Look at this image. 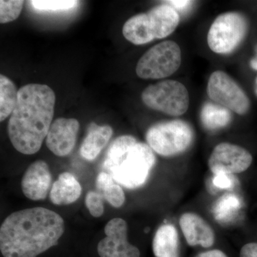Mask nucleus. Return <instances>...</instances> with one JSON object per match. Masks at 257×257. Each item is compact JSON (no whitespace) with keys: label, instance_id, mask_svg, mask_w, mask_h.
I'll use <instances>...</instances> for the list:
<instances>
[{"label":"nucleus","instance_id":"f257e3e1","mask_svg":"<svg viewBox=\"0 0 257 257\" xmlns=\"http://www.w3.org/2000/svg\"><path fill=\"white\" fill-rule=\"evenodd\" d=\"M65 230L64 219L55 211L34 207L15 211L0 228L3 257H37L56 246Z\"/></svg>","mask_w":257,"mask_h":257},{"label":"nucleus","instance_id":"f03ea898","mask_svg":"<svg viewBox=\"0 0 257 257\" xmlns=\"http://www.w3.org/2000/svg\"><path fill=\"white\" fill-rule=\"evenodd\" d=\"M55 102V92L46 84H28L19 89L8 124L10 141L19 152L40 151L52 124Z\"/></svg>","mask_w":257,"mask_h":257},{"label":"nucleus","instance_id":"7ed1b4c3","mask_svg":"<svg viewBox=\"0 0 257 257\" xmlns=\"http://www.w3.org/2000/svg\"><path fill=\"white\" fill-rule=\"evenodd\" d=\"M156 163V157L147 144L131 135L115 139L106 152L103 172L126 189L140 188L146 183Z\"/></svg>","mask_w":257,"mask_h":257},{"label":"nucleus","instance_id":"20e7f679","mask_svg":"<svg viewBox=\"0 0 257 257\" xmlns=\"http://www.w3.org/2000/svg\"><path fill=\"white\" fill-rule=\"evenodd\" d=\"M179 21L177 10L165 3L147 13L128 19L123 26L122 33L125 39L134 45H145L170 36L177 29Z\"/></svg>","mask_w":257,"mask_h":257},{"label":"nucleus","instance_id":"39448f33","mask_svg":"<svg viewBox=\"0 0 257 257\" xmlns=\"http://www.w3.org/2000/svg\"><path fill=\"white\" fill-rule=\"evenodd\" d=\"M145 138L154 152L161 156L173 157L183 153L191 146L194 131L187 121L169 120L152 125Z\"/></svg>","mask_w":257,"mask_h":257},{"label":"nucleus","instance_id":"423d86ee","mask_svg":"<svg viewBox=\"0 0 257 257\" xmlns=\"http://www.w3.org/2000/svg\"><path fill=\"white\" fill-rule=\"evenodd\" d=\"M142 100L150 108L172 116L184 114L189 109L188 90L182 83L167 79L144 89Z\"/></svg>","mask_w":257,"mask_h":257},{"label":"nucleus","instance_id":"0eeeda50","mask_svg":"<svg viewBox=\"0 0 257 257\" xmlns=\"http://www.w3.org/2000/svg\"><path fill=\"white\" fill-rule=\"evenodd\" d=\"M182 63V52L175 42L157 44L139 60L136 73L144 79H163L175 73Z\"/></svg>","mask_w":257,"mask_h":257},{"label":"nucleus","instance_id":"6e6552de","mask_svg":"<svg viewBox=\"0 0 257 257\" xmlns=\"http://www.w3.org/2000/svg\"><path fill=\"white\" fill-rule=\"evenodd\" d=\"M248 22L240 13L230 12L218 16L213 22L207 35V43L216 54L231 53L246 37Z\"/></svg>","mask_w":257,"mask_h":257},{"label":"nucleus","instance_id":"1a4fd4ad","mask_svg":"<svg viewBox=\"0 0 257 257\" xmlns=\"http://www.w3.org/2000/svg\"><path fill=\"white\" fill-rule=\"evenodd\" d=\"M207 92L209 99L216 104L236 114L244 115L249 110L251 104L246 93L223 71H215L211 74Z\"/></svg>","mask_w":257,"mask_h":257},{"label":"nucleus","instance_id":"9d476101","mask_svg":"<svg viewBox=\"0 0 257 257\" xmlns=\"http://www.w3.org/2000/svg\"><path fill=\"white\" fill-rule=\"evenodd\" d=\"M248 150L234 144L223 143L214 147L209 158V167L214 175L242 173L252 164Z\"/></svg>","mask_w":257,"mask_h":257},{"label":"nucleus","instance_id":"9b49d317","mask_svg":"<svg viewBox=\"0 0 257 257\" xmlns=\"http://www.w3.org/2000/svg\"><path fill=\"white\" fill-rule=\"evenodd\" d=\"M104 233L106 237L98 243L99 256L140 257V249L128 241V226L124 219H111L106 224Z\"/></svg>","mask_w":257,"mask_h":257},{"label":"nucleus","instance_id":"f8f14e48","mask_svg":"<svg viewBox=\"0 0 257 257\" xmlns=\"http://www.w3.org/2000/svg\"><path fill=\"white\" fill-rule=\"evenodd\" d=\"M79 122L73 118H58L51 125L46 138L47 148L56 156L65 157L74 150Z\"/></svg>","mask_w":257,"mask_h":257},{"label":"nucleus","instance_id":"ddd939ff","mask_svg":"<svg viewBox=\"0 0 257 257\" xmlns=\"http://www.w3.org/2000/svg\"><path fill=\"white\" fill-rule=\"evenodd\" d=\"M52 175L45 161L37 160L25 171L21 182L24 195L33 201L46 199L51 190Z\"/></svg>","mask_w":257,"mask_h":257},{"label":"nucleus","instance_id":"4468645a","mask_svg":"<svg viewBox=\"0 0 257 257\" xmlns=\"http://www.w3.org/2000/svg\"><path fill=\"white\" fill-rule=\"evenodd\" d=\"M179 226L190 246L209 248L215 242V233L202 216L194 212H186L179 219Z\"/></svg>","mask_w":257,"mask_h":257},{"label":"nucleus","instance_id":"2eb2a0df","mask_svg":"<svg viewBox=\"0 0 257 257\" xmlns=\"http://www.w3.org/2000/svg\"><path fill=\"white\" fill-rule=\"evenodd\" d=\"M82 191L76 177L69 172H63L51 188L50 200L56 205H68L79 199Z\"/></svg>","mask_w":257,"mask_h":257},{"label":"nucleus","instance_id":"dca6fc26","mask_svg":"<svg viewBox=\"0 0 257 257\" xmlns=\"http://www.w3.org/2000/svg\"><path fill=\"white\" fill-rule=\"evenodd\" d=\"M113 130L109 125L98 126L92 123L80 147V155L88 161L95 160L112 136Z\"/></svg>","mask_w":257,"mask_h":257},{"label":"nucleus","instance_id":"f3484780","mask_svg":"<svg viewBox=\"0 0 257 257\" xmlns=\"http://www.w3.org/2000/svg\"><path fill=\"white\" fill-rule=\"evenodd\" d=\"M155 257H179V239L174 225L164 224L157 230L152 241Z\"/></svg>","mask_w":257,"mask_h":257},{"label":"nucleus","instance_id":"a211bd4d","mask_svg":"<svg viewBox=\"0 0 257 257\" xmlns=\"http://www.w3.org/2000/svg\"><path fill=\"white\" fill-rule=\"evenodd\" d=\"M203 126L209 131H216L228 126L232 120L231 111L224 106L206 102L203 105L200 114Z\"/></svg>","mask_w":257,"mask_h":257},{"label":"nucleus","instance_id":"6ab92c4d","mask_svg":"<svg viewBox=\"0 0 257 257\" xmlns=\"http://www.w3.org/2000/svg\"><path fill=\"white\" fill-rule=\"evenodd\" d=\"M97 192L115 208L121 207L125 202V194L119 184L116 183L110 175L101 172L96 179Z\"/></svg>","mask_w":257,"mask_h":257},{"label":"nucleus","instance_id":"aec40b11","mask_svg":"<svg viewBox=\"0 0 257 257\" xmlns=\"http://www.w3.org/2000/svg\"><path fill=\"white\" fill-rule=\"evenodd\" d=\"M18 91L11 79L3 74L0 75V121H4L14 110Z\"/></svg>","mask_w":257,"mask_h":257},{"label":"nucleus","instance_id":"412c9836","mask_svg":"<svg viewBox=\"0 0 257 257\" xmlns=\"http://www.w3.org/2000/svg\"><path fill=\"white\" fill-rule=\"evenodd\" d=\"M24 1H0V23L6 24L14 21L20 16Z\"/></svg>","mask_w":257,"mask_h":257},{"label":"nucleus","instance_id":"4be33fe9","mask_svg":"<svg viewBox=\"0 0 257 257\" xmlns=\"http://www.w3.org/2000/svg\"><path fill=\"white\" fill-rule=\"evenodd\" d=\"M34 9L41 11H67L74 8L77 5V1H46V0H32L30 2Z\"/></svg>","mask_w":257,"mask_h":257},{"label":"nucleus","instance_id":"5701e85b","mask_svg":"<svg viewBox=\"0 0 257 257\" xmlns=\"http://www.w3.org/2000/svg\"><path fill=\"white\" fill-rule=\"evenodd\" d=\"M104 197L98 192L90 191L85 197V204L91 215L99 217L104 213Z\"/></svg>","mask_w":257,"mask_h":257},{"label":"nucleus","instance_id":"b1692460","mask_svg":"<svg viewBox=\"0 0 257 257\" xmlns=\"http://www.w3.org/2000/svg\"><path fill=\"white\" fill-rule=\"evenodd\" d=\"M213 182L215 187L219 189H229L232 186V181L230 175L226 174H218L214 175Z\"/></svg>","mask_w":257,"mask_h":257},{"label":"nucleus","instance_id":"393cba45","mask_svg":"<svg viewBox=\"0 0 257 257\" xmlns=\"http://www.w3.org/2000/svg\"><path fill=\"white\" fill-rule=\"evenodd\" d=\"M240 257H257V242L243 245L240 251Z\"/></svg>","mask_w":257,"mask_h":257},{"label":"nucleus","instance_id":"a878e982","mask_svg":"<svg viewBox=\"0 0 257 257\" xmlns=\"http://www.w3.org/2000/svg\"><path fill=\"white\" fill-rule=\"evenodd\" d=\"M165 3L172 6L178 13V11L187 10L192 4L193 2L175 0V1H165Z\"/></svg>","mask_w":257,"mask_h":257},{"label":"nucleus","instance_id":"bb28decb","mask_svg":"<svg viewBox=\"0 0 257 257\" xmlns=\"http://www.w3.org/2000/svg\"><path fill=\"white\" fill-rule=\"evenodd\" d=\"M196 257H228L227 255L219 249H212L199 253Z\"/></svg>","mask_w":257,"mask_h":257},{"label":"nucleus","instance_id":"cd10ccee","mask_svg":"<svg viewBox=\"0 0 257 257\" xmlns=\"http://www.w3.org/2000/svg\"><path fill=\"white\" fill-rule=\"evenodd\" d=\"M250 67H251V68H252L253 69H254V70H257V55L256 56V57H253V58L251 59V61H250Z\"/></svg>","mask_w":257,"mask_h":257},{"label":"nucleus","instance_id":"c85d7f7f","mask_svg":"<svg viewBox=\"0 0 257 257\" xmlns=\"http://www.w3.org/2000/svg\"><path fill=\"white\" fill-rule=\"evenodd\" d=\"M254 93L256 94L257 97V76L256 79H255V84H254Z\"/></svg>","mask_w":257,"mask_h":257}]
</instances>
